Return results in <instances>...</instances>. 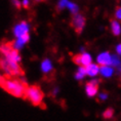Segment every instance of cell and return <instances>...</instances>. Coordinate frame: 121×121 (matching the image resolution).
<instances>
[{
    "instance_id": "cell-8",
    "label": "cell",
    "mask_w": 121,
    "mask_h": 121,
    "mask_svg": "<svg viewBox=\"0 0 121 121\" xmlns=\"http://www.w3.org/2000/svg\"><path fill=\"white\" fill-rule=\"evenodd\" d=\"M98 64L99 66H109L112 64V56L108 52H104L98 56Z\"/></svg>"
},
{
    "instance_id": "cell-5",
    "label": "cell",
    "mask_w": 121,
    "mask_h": 121,
    "mask_svg": "<svg viewBox=\"0 0 121 121\" xmlns=\"http://www.w3.org/2000/svg\"><path fill=\"white\" fill-rule=\"evenodd\" d=\"M99 80H92L86 83V93L87 95L92 98L98 93L99 90Z\"/></svg>"
},
{
    "instance_id": "cell-13",
    "label": "cell",
    "mask_w": 121,
    "mask_h": 121,
    "mask_svg": "<svg viewBox=\"0 0 121 121\" xmlns=\"http://www.w3.org/2000/svg\"><path fill=\"white\" fill-rule=\"evenodd\" d=\"M91 64V56L88 53H82L81 57V66H88Z\"/></svg>"
},
{
    "instance_id": "cell-10",
    "label": "cell",
    "mask_w": 121,
    "mask_h": 121,
    "mask_svg": "<svg viewBox=\"0 0 121 121\" xmlns=\"http://www.w3.org/2000/svg\"><path fill=\"white\" fill-rule=\"evenodd\" d=\"M41 69H42V71H43L45 74H48L49 72L52 71V66H51L50 60H47V59L44 60L43 62H42V64H41Z\"/></svg>"
},
{
    "instance_id": "cell-12",
    "label": "cell",
    "mask_w": 121,
    "mask_h": 121,
    "mask_svg": "<svg viewBox=\"0 0 121 121\" xmlns=\"http://www.w3.org/2000/svg\"><path fill=\"white\" fill-rule=\"evenodd\" d=\"M99 71H101L102 75H104V76H106V77H110L112 75V73H113V69L108 67V66H101Z\"/></svg>"
},
{
    "instance_id": "cell-17",
    "label": "cell",
    "mask_w": 121,
    "mask_h": 121,
    "mask_svg": "<svg viewBox=\"0 0 121 121\" xmlns=\"http://www.w3.org/2000/svg\"><path fill=\"white\" fill-rule=\"evenodd\" d=\"M68 7L70 8V10H71V13H77V11H78V6L76 4H74V3H68Z\"/></svg>"
},
{
    "instance_id": "cell-2",
    "label": "cell",
    "mask_w": 121,
    "mask_h": 121,
    "mask_svg": "<svg viewBox=\"0 0 121 121\" xmlns=\"http://www.w3.org/2000/svg\"><path fill=\"white\" fill-rule=\"evenodd\" d=\"M0 70H2L4 73L9 74L11 76H23L25 74V72L19 63L13 62V60L8 59H0Z\"/></svg>"
},
{
    "instance_id": "cell-1",
    "label": "cell",
    "mask_w": 121,
    "mask_h": 121,
    "mask_svg": "<svg viewBox=\"0 0 121 121\" xmlns=\"http://www.w3.org/2000/svg\"><path fill=\"white\" fill-rule=\"evenodd\" d=\"M0 87L16 98L27 99V91L29 88L28 84L24 80L16 78V76H11L6 73L0 75Z\"/></svg>"
},
{
    "instance_id": "cell-16",
    "label": "cell",
    "mask_w": 121,
    "mask_h": 121,
    "mask_svg": "<svg viewBox=\"0 0 121 121\" xmlns=\"http://www.w3.org/2000/svg\"><path fill=\"white\" fill-rule=\"evenodd\" d=\"M81 57H82V53L75 54V56H73V57H72V60H73L76 65L81 66Z\"/></svg>"
},
{
    "instance_id": "cell-19",
    "label": "cell",
    "mask_w": 121,
    "mask_h": 121,
    "mask_svg": "<svg viewBox=\"0 0 121 121\" xmlns=\"http://www.w3.org/2000/svg\"><path fill=\"white\" fill-rule=\"evenodd\" d=\"M68 0H60V3H59V5H57V9L59 10H60V9H63L65 6H68Z\"/></svg>"
},
{
    "instance_id": "cell-21",
    "label": "cell",
    "mask_w": 121,
    "mask_h": 121,
    "mask_svg": "<svg viewBox=\"0 0 121 121\" xmlns=\"http://www.w3.org/2000/svg\"><path fill=\"white\" fill-rule=\"evenodd\" d=\"M13 3L14 4V6H16L17 9H20L21 8V3H20L19 0H13Z\"/></svg>"
},
{
    "instance_id": "cell-20",
    "label": "cell",
    "mask_w": 121,
    "mask_h": 121,
    "mask_svg": "<svg viewBox=\"0 0 121 121\" xmlns=\"http://www.w3.org/2000/svg\"><path fill=\"white\" fill-rule=\"evenodd\" d=\"M115 17L118 20H121V7H117L116 13H115Z\"/></svg>"
},
{
    "instance_id": "cell-6",
    "label": "cell",
    "mask_w": 121,
    "mask_h": 121,
    "mask_svg": "<svg viewBox=\"0 0 121 121\" xmlns=\"http://www.w3.org/2000/svg\"><path fill=\"white\" fill-rule=\"evenodd\" d=\"M14 41H3L0 42V52L3 54L4 56H7L11 52V50L14 49Z\"/></svg>"
},
{
    "instance_id": "cell-25",
    "label": "cell",
    "mask_w": 121,
    "mask_h": 121,
    "mask_svg": "<svg viewBox=\"0 0 121 121\" xmlns=\"http://www.w3.org/2000/svg\"><path fill=\"white\" fill-rule=\"evenodd\" d=\"M39 1H40V0H39ZM41 1H44V0H41Z\"/></svg>"
},
{
    "instance_id": "cell-18",
    "label": "cell",
    "mask_w": 121,
    "mask_h": 121,
    "mask_svg": "<svg viewBox=\"0 0 121 121\" xmlns=\"http://www.w3.org/2000/svg\"><path fill=\"white\" fill-rule=\"evenodd\" d=\"M112 65H113L114 67H116V68L120 66V60L118 59V56H112Z\"/></svg>"
},
{
    "instance_id": "cell-22",
    "label": "cell",
    "mask_w": 121,
    "mask_h": 121,
    "mask_svg": "<svg viewBox=\"0 0 121 121\" xmlns=\"http://www.w3.org/2000/svg\"><path fill=\"white\" fill-rule=\"evenodd\" d=\"M23 6L25 8H29V1L28 0H24L23 1Z\"/></svg>"
},
{
    "instance_id": "cell-23",
    "label": "cell",
    "mask_w": 121,
    "mask_h": 121,
    "mask_svg": "<svg viewBox=\"0 0 121 121\" xmlns=\"http://www.w3.org/2000/svg\"><path fill=\"white\" fill-rule=\"evenodd\" d=\"M106 98H107V93H102L101 95H99V99H106Z\"/></svg>"
},
{
    "instance_id": "cell-4",
    "label": "cell",
    "mask_w": 121,
    "mask_h": 121,
    "mask_svg": "<svg viewBox=\"0 0 121 121\" xmlns=\"http://www.w3.org/2000/svg\"><path fill=\"white\" fill-rule=\"evenodd\" d=\"M85 17H84L82 14H79V13H74L73 17H72V20H71V23L70 25L73 27L75 32L77 34H81L82 30L85 26Z\"/></svg>"
},
{
    "instance_id": "cell-24",
    "label": "cell",
    "mask_w": 121,
    "mask_h": 121,
    "mask_svg": "<svg viewBox=\"0 0 121 121\" xmlns=\"http://www.w3.org/2000/svg\"><path fill=\"white\" fill-rule=\"evenodd\" d=\"M116 49H117V52L119 53V54H121V44H119V45H118Z\"/></svg>"
},
{
    "instance_id": "cell-15",
    "label": "cell",
    "mask_w": 121,
    "mask_h": 121,
    "mask_svg": "<svg viewBox=\"0 0 121 121\" xmlns=\"http://www.w3.org/2000/svg\"><path fill=\"white\" fill-rule=\"evenodd\" d=\"M113 115H114V110L111 108H109L103 113V117H104L105 119H110V118L113 117Z\"/></svg>"
},
{
    "instance_id": "cell-26",
    "label": "cell",
    "mask_w": 121,
    "mask_h": 121,
    "mask_svg": "<svg viewBox=\"0 0 121 121\" xmlns=\"http://www.w3.org/2000/svg\"><path fill=\"white\" fill-rule=\"evenodd\" d=\"M35 1H39V0H35Z\"/></svg>"
},
{
    "instance_id": "cell-7",
    "label": "cell",
    "mask_w": 121,
    "mask_h": 121,
    "mask_svg": "<svg viewBox=\"0 0 121 121\" xmlns=\"http://www.w3.org/2000/svg\"><path fill=\"white\" fill-rule=\"evenodd\" d=\"M29 31L28 29V24H27L26 22H21L20 24H17V25L14 27V35H16V37H20L21 35H23L24 33H27Z\"/></svg>"
},
{
    "instance_id": "cell-3",
    "label": "cell",
    "mask_w": 121,
    "mask_h": 121,
    "mask_svg": "<svg viewBox=\"0 0 121 121\" xmlns=\"http://www.w3.org/2000/svg\"><path fill=\"white\" fill-rule=\"evenodd\" d=\"M43 98L44 93L38 85L29 86L26 99H29L33 106H41L42 109H45V105L43 104Z\"/></svg>"
},
{
    "instance_id": "cell-9",
    "label": "cell",
    "mask_w": 121,
    "mask_h": 121,
    "mask_svg": "<svg viewBox=\"0 0 121 121\" xmlns=\"http://www.w3.org/2000/svg\"><path fill=\"white\" fill-rule=\"evenodd\" d=\"M85 68H86V74L88 76H95L99 71V66L93 64H89L88 66H85Z\"/></svg>"
},
{
    "instance_id": "cell-14",
    "label": "cell",
    "mask_w": 121,
    "mask_h": 121,
    "mask_svg": "<svg viewBox=\"0 0 121 121\" xmlns=\"http://www.w3.org/2000/svg\"><path fill=\"white\" fill-rule=\"evenodd\" d=\"M86 74V68H85V66H81V67L79 68V70H78V72L76 73V75H75V78L78 80H80V79H82V78L85 76Z\"/></svg>"
},
{
    "instance_id": "cell-11",
    "label": "cell",
    "mask_w": 121,
    "mask_h": 121,
    "mask_svg": "<svg viewBox=\"0 0 121 121\" xmlns=\"http://www.w3.org/2000/svg\"><path fill=\"white\" fill-rule=\"evenodd\" d=\"M111 26H112V32H113V34L115 36H118L120 34V32H121V29H120V25L118 24L116 21L112 19L111 20Z\"/></svg>"
}]
</instances>
